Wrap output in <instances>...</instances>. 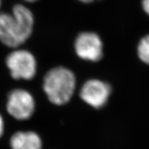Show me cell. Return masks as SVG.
I'll list each match as a JSON object with an SVG mask.
<instances>
[{
  "label": "cell",
  "instance_id": "6da1fadb",
  "mask_svg": "<svg viewBox=\"0 0 149 149\" xmlns=\"http://www.w3.org/2000/svg\"><path fill=\"white\" fill-rule=\"evenodd\" d=\"M34 17L23 5H15L13 13H0V40L6 46L17 48L32 34Z\"/></svg>",
  "mask_w": 149,
  "mask_h": 149
},
{
  "label": "cell",
  "instance_id": "7a4b0ae2",
  "mask_svg": "<svg viewBox=\"0 0 149 149\" xmlns=\"http://www.w3.org/2000/svg\"><path fill=\"white\" fill-rule=\"evenodd\" d=\"M74 87V74L64 67L53 68L44 77V90L50 101L57 105H62L69 101Z\"/></svg>",
  "mask_w": 149,
  "mask_h": 149
},
{
  "label": "cell",
  "instance_id": "3957f363",
  "mask_svg": "<svg viewBox=\"0 0 149 149\" xmlns=\"http://www.w3.org/2000/svg\"><path fill=\"white\" fill-rule=\"evenodd\" d=\"M6 65L14 79H31L36 72V60L34 56L26 50H16L7 57Z\"/></svg>",
  "mask_w": 149,
  "mask_h": 149
},
{
  "label": "cell",
  "instance_id": "277c9868",
  "mask_svg": "<svg viewBox=\"0 0 149 149\" xmlns=\"http://www.w3.org/2000/svg\"><path fill=\"white\" fill-rule=\"evenodd\" d=\"M74 49L80 58L86 60L97 61L103 56V44L95 33H80L74 42Z\"/></svg>",
  "mask_w": 149,
  "mask_h": 149
},
{
  "label": "cell",
  "instance_id": "5b68a950",
  "mask_svg": "<svg viewBox=\"0 0 149 149\" xmlns=\"http://www.w3.org/2000/svg\"><path fill=\"white\" fill-rule=\"evenodd\" d=\"M34 109V100L27 91L17 89L9 95L7 110L15 118L19 120H27L33 115Z\"/></svg>",
  "mask_w": 149,
  "mask_h": 149
},
{
  "label": "cell",
  "instance_id": "8992f818",
  "mask_svg": "<svg viewBox=\"0 0 149 149\" xmlns=\"http://www.w3.org/2000/svg\"><path fill=\"white\" fill-rule=\"evenodd\" d=\"M111 93L109 84L97 79H91L83 86L80 96L84 101L95 108H100L107 102Z\"/></svg>",
  "mask_w": 149,
  "mask_h": 149
},
{
  "label": "cell",
  "instance_id": "52a82bcc",
  "mask_svg": "<svg viewBox=\"0 0 149 149\" xmlns=\"http://www.w3.org/2000/svg\"><path fill=\"white\" fill-rule=\"evenodd\" d=\"M13 149H42V141L33 132H18L10 139Z\"/></svg>",
  "mask_w": 149,
  "mask_h": 149
},
{
  "label": "cell",
  "instance_id": "ba28073f",
  "mask_svg": "<svg viewBox=\"0 0 149 149\" xmlns=\"http://www.w3.org/2000/svg\"><path fill=\"white\" fill-rule=\"evenodd\" d=\"M137 53L141 60L149 65V35L140 40L137 47Z\"/></svg>",
  "mask_w": 149,
  "mask_h": 149
},
{
  "label": "cell",
  "instance_id": "9c48e42d",
  "mask_svg": "<svg viewBox=\"0 0 149 149\" xmlns=\"http://www.w3.org/2000/svg\"><path fill=\"white\" fill-rule=\"evenodd\" d=\"M142 6L145 12L149 15V0H143Z\"/></svg>",
  "mask_w": 149,
  "mask_h": 149
},
{
  "label": "cell",
  "instance_id": "30bf717a",
  "mask_svg": "<svg viewBox=\"0 0 149 149\" xmlns=\"http://www.w3.org/2000/svg\"><path fill=\"white\" fill-rule=\"evenodd\" d=\"M3 120L1 118V115H0V137L3 134Z\"/></svg>",
  "mask_w": 149,
  "mask_h": 149
},
{
  "label": "cell",
  "instance_id": "8fae6325",
  "mask_svg": "<svg viewBox=\"0 0 149 149\" xmlns=\"http://www.w3.org/2000/svg\"><path fill=\"white\" fill-rule=\"evenodd\" d=\"M79 1H81V2L84 3H90L91 1H93V0H79Z\"/></svg>",
  "mask_w": 149,
  "mask_h": 149
},
{
  "label": "cell",
  "instance_id": "7c38bea8",
  "mask_svg": "<svg viewBox=\"0 0 149 149\" xmlns=\"http://www.w3.org/2000/svg\"><path fill=\"white\" fill-rule=\"evenodd\" d=\"M25 1H28V2H35V1H37V0H25Z\"/></svg>",
  "mask_w": 149,
  "mask_h": 149
},
{
  "label": "cell",
  "instance_id": "4fadbf2b",
  "mask_svg": "<svg viewBox=\"0 0 149 149\" xmlns=\"http://www.w3.org/2000/svg\"><path fill=\"white\" fill-rule=\"evenodd\" d=\"M0 6H1V0H0Z\"/></svg>",
  "mask_w": 149,
  "mask_h": 149
}]
</instances>
